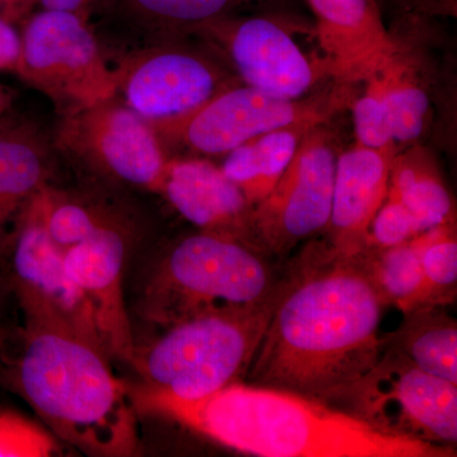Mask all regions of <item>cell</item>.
<instances>
[{"instance_id": "cell-15", "label": "cell", "mask_w": 457, "mask_h": 457, "mask_svg": "<svg viewBox=\"0 0 457 457\" xmlns=\"http://www.w3.org/2000/svg\"><path fill=\"white\" fill-rule=\"evenodd\" d=\"M332 82L356 84L380 71L398 47L376 0H306Z\"/></svg>"}, {"instance_id": "cell-28", "label": "cell", "mask_w": 457, "mask_h": 457, "mask_svg": "<svg viewBox=\"0 0 457 457\" xmlns=\"http://www.w3.org/2000/svg\"><path fill=\"white\" fill-rule=\"evenodd\" d=\"M60 453L55 438L13 411H0V457H47Z\"/></svg>"}, {"instance_id": "cell-29", "label": "cell", "mask_w": 457, "mask_h": 457, "mask_svg": "<svg viewBox=\"0 0 457 457\" xmlns=\"http://www.w3.org/2000/svg\"><path fill=\"white\" fill-rule=\"evenodd\" d=\"M425 231L416 216L398 198L387 195L370 225L366 246L386 248L402 245Z\"/></svg>"}, {"instance_id": "cell-1", "label": "cell", "mask_w": 457, "mask_h": 457, "mask_svg": "<svg viewBox=\"0 0 457 457\" xmlns=\"http://www.w3.org/2000/svg\"><path fill=\"white\" fill-rule=\"evenodd\" d=\"M385 308L361 252L343 253L323 237L309 240L284 263L278 303L245 381L345 405L383 351Z\"/></svg>"}, {"instance_id": "cell-9", "label": "cell", "mask_w": 457, "mask_h": 457, "mask_svg": "<svg viewBox=\"0 0 457 457\" xmlns=\"http://www.w3.org/2000/svg\"><path fill=\"white\" fill-rule=\"evenodd\" d=\"M343 407L394 437L442 446L457 441V385L427 374L390 348H383Z\"/></svg>"}, {"instance_id": "cell-27", "label": "cell", "mask_w": 457, "mask_h": 457, "mask_svg": "<svg viewBox=\"0 0 457 457\" xmlns=\"http://www.w3.org/2000/svg\"><path fill=\"white\" fill-rule=\"evenodd\" d=\"M362 96L352 104L357 144L370 149L398 146L394 141L392 113L383 77L378 71L365 80Z\"/></svg>"}, {"instance_id": "cell-34", "label": "cell", "mask_w": 457, "mask_h": 457, "mask_svg": "<svg viewBox=\"0 0 457 457\" xmlns=\"http://www.w3.org/2000/svg\"><path fill=\"white\" fill-rule=\"evenodd\" d=\"M5 107H7V96L0 87V122H2V114L4 112Z\"/></svg>"}, {"instance_id": "cell-2", "label": "cell", "mask_w": 457, "mask_h": 457, "mask_svg": "<svg viewBox=\"0 0 457 457\" xmlns=\"http://www.w3.org/2000/svg\"><path fill=\"white\" fill-rule=\"evenodd\" d=\"M134 405L249 455L456 456L453 446L385 435L348 411L245 381L196 400H183L143 386L135 393Z\"/></svg>"}, {"instance_id": "cell-4", "label": "cell", "mask_w": 457, "mask_h": 457, "mask_svg": "<svg viewBox=\"0 0 457 457\" xmlns=\"http://www.w3.org/2000/svg\"><path fill=\"white\" fill-rule=\"evenodd\" d=\"M281 279L263 302L186 319L164 328L146 347H137L132 366L145 387L196 400L245 381L275 311Z\"/></svg>"}, {"instance_id": "cell-10", "label": "cell", "mask_w": 457, "mask_h": 457, "mask_svg": "<svg viewBox=\"0 0 457 457\" xmlns=\"http://www.w3.org/2000/svg\"><path fill=\"white\" fill-rule=\"evenodd\" d=\"M188 36L156 40L114 69L117 96L149 122L200 107L222 89L242 83L221 57Z\"/></svg>"}, {"instance_id": "cell-17", "label": "cell", "mask_w": 457, "mask_h": 457, "mask_svg": "<svg viewBox=\"0 0 457 457\" xmlns=\"http://www.w3.org/2000/svg\"><path fill=\"white\" fill-rule=\"evenodd\" d=\"M398 146L370 149L356 144L337 161L332 212L324 239L343 253H359L389 189L390 168Z\"/></svg>"}, {"instance_id": "cell-8", "label": "cell", "mask_w": 457, "mask_h": 457, "mask_svg": "<svg viewBox=\"0 0 457 457\" xmlns=\"http://www.w3.org/2000/svg\"><path fill=\"white\" fill-rule=\"evenodd\" d=\"M327 125L306 132L278 185L252 210L249 242L272 260H284L326 231L341 154L336 134Z\"/></svg>"}, {"instance_id": "cell-18", "label": "cell", "mask_w": 457, "mask_h": 457, "mask_svg": "<svg viewBox=\"0 0 457 457\" xmlns=\"http://www.w3.org/2000/svg\"><path fill=\"white\" fill-rule=\"evenodd\" d=\"M50 154L40 132L0 122V257L32 197L46 186Z\"/></svg>"}, {"instance_id": "cell-13", "label": "cell", "mask_w": 457, "mask_h": 457, "mask_svg": "<svg viewBox=\"0 0 457 457\" xmlns=\"http://www.w3.org/2000/svg\"><path fill=\"white\" fill-rule=\"evenodd\" d=\"M40 192L27 204L2 254L8 257L12 287L25 315L59 321L104 351L88 303L47 236Z\"/></svg>"}, {"instance_id": "cell-5", "label": "cell", "mask_w": 457, "mask_h": 457, "mask_svg": "<svg viewBox=\"0 0 457 457\" xmlns=\"http://www.w3.org/2000/svg\"><path fill=\"white\" fill-rule=\"evenodd\" d=\"M284 264L237 237L201 231L179 240L159 263L143 299L147 320L168 328L204 312L263 302Z\"/></svg>"}, {"instance_id": "cell-24", "label": "cell", "mask_w": 457, "mask_h": 457, "mask_svg": "<svg viewBox=\"0 0 457 457\" xmlns=\"http://www.w3.org/2000/svg\"><path fill=\"white\" fill-rule=\"evenodd\" d=\"M429 230L402 245L386 248L366 246L361 251L370 279L380 295L385 306H395L405 312L422 302L423 251Z\"/></svg>"}, {"instance_id": "cell-21", "label": "cell", "mask_w": 457, "mask_h": 457, "mask_svg": "<svg viewBox=\"0 0 457 457\" xmlns=\"http://www.w3.org/2000/svg\"><path fill=\"white\" fill-rule=\"evenodd\" d=\"M387 195L398 198L425 230L456 221L455 204L440 167L420 144L400 149L394 156Z\"/></svg>"}, {"instance_id": "cell-26", "label": "cell", "mask_w": 457, "mask_h": 457, "mask_svg": "<svg viewBox=\"0 0 457 457\" xmlns=\"http://www.w3.org/2000/svg\"><path fill=\"white\" fill-rule=\"evenodd\" d=\"M45 228L53 245L65 255L86 242L106 218L74 198L57 194L45 186L40 192Z\"/></svg>"}, {"instance_id": "cell-20", "label": "cell", "mask_w": 457, "mask_h": 457, "mask_svg": "<svg viewBox=\"0 0 457 457\" xmlns=\"http://www.w3.org/2000/svg\"><path fill=\"white\" fill-rule=\"evenodd\" d=\"M318 125L297 122L255 137L228 152L221 170L254 207L278 185L306 132Z\"/></svg>"}, {"instance_id": "cell-11", "label": "cell", "mask_w": 457, "mask_h": 457, "mask_svg": "<svg viewBox=\"0 0 457 457\" xmlns=\"http://www.w3.org/2000/svg\"><path fill=\"white\" fill-rule=\"evenodd\" d=\"M55 145L93 173L132 187L158 189L168 155L154 129L116 97L60 114Z\"/></svg>"}, {"instance_id": "cell-31", "label": "cell", "mask_w": 457, "mask_h": 457, "mask_svg": "<svg viewBox=\"0 0 457 457\" xmlns=\"http://www.w3.org/2000/svg\"><path fill=\"white\" fill-rule=\"evenodd\" d=\"M106 0H38L47 11L71 12L78 16L88 18L90 12Z\"/></svg>"}, {"instance_id": "cell-30", "label": "cell", "mask_w": 457, "mask_h": 457, "mask_svg": "<svg viewBox=\"0 0 457 457\" xmlns=\"http://www.w3.org/2000/svg\"><path fill=\"white\" fill-rule=\"evenodd\" d=\"M21 55V35L0 18V71H16Z\"/></svg>"}, {"instance_id": "cell-6", "label": "cell", "mask_w": 457, "mask_h": 457, "mask_svg": "<svg viewBox=\"0 0 457 457\" xmlns=\"http://www.w3.org/2000/svg\"><path fill=\"white\" fill-rule=\"evenodd\" d=\"M354 86L333 82L320 92L288 99L237 83L191 112L149 122L165 152L227 155L255 137L297 122L327 123L351 108Z\"/></svg>"}, {"instance_id": "cell-12", "label": "cell", "mask_w": 457, "mask_h": 457, "mask_svg": "<svg viewBox=\"0 0 457 457\" xmlns=\"http://www.w3.org/2000/svg\"><path fill=\"white\" fill-rule=\"evenodd\" d=\"M196 36L245 86L278 97L308 96L330 78L323 56L306 55L287 25L270 16H228L197 27Z\"/></svg>"}, {"instance_id": "cell-3", "label": "cell", "mask_w": 457, "mask_h": 457, "mask_svg": "<svg viewBox=\"0 0 457 457\" xmlns=\"http://www.w3.org/2000/svg\"><path fill=\"white\" fill-rule=\"evenodd\" d=\"M108 359L64 324L26 315L12 383L59 437L83 453L132 456L139 445L135 405Z\"/></svg>"}, {"instance_id": "cell-7", "label": "cell", "mask_w": 457, "mask_h": 457, "mask_svg": "<svg viewBox=\"0 0 457 457\" xmlns=\"http://www.w3.org/2000/svg\"><path fill=\"white\" fill-rule=\"evenodd\" d=\"M16 73L55 104L59 114L116 97L108 68L87 18L44 11L27 18Z\"/></svg>"}, {"instance_id": "cell-16", "label": "cell", "mask_w": 457, "mask_h": 457, "mask_svg": "<svg viewBox=\"0 0 457 457\" xmlns=\"http://www.w3.org/2000/svg\"><path fill=\"white\" fill-rule=\"evenodd\" d=\"M156 192L201 231L237 237L251 245L249 218L253 206L221 167L207 159L168 158Z\"/></svg>"}, {"instance_id": "cell-19", "label": "cell", "mask_w": 457, "mask_h": 457, "mask_svg": "<svg viewBox=\"0 0 457 457\" xmlns=\"http://www.w3.org/2000/svg\"><path fill=\"white\" fill-rule=\"evenodd\" d=\"M402 323L381 336L383 348L405 357L427 374L457 385V323L445 306L420 305L403 312Z\"/></svg>"}, {"instance_id": "cell-25", "label": "cell", "mask_w": 457, "mask_h": 457, "mask_svg": "<svg viewBox=\"0 0 457 457\" xmlns=\"http://www.w3.org/2000/svg\"><path fill=\"white\" fill-rule=\"evenodd\" d=\"M423 286L420 305L447 306L456 302V221L429 228L423 251Z\"/></svg>"}, {"instance_id": "cell-32", "label": "cell", "mask_w": 457, "mask_h": 457, "mask_svg": "<svg viewBox=\"0 0 457 457\" xmlns=\"http://www.w3.org/2000/svg\"><path fill=\"white\" fill-rule=\"evenodd\" d=\"M411 11L438 16H455L457 0H399Z\"/></svg>"}, {"instance_id": "cell-14", "label": "cell", "mask_w": 457, "mask_h": 457, "mask_svg": "<svg viewBox=\"0 0 457 457\" xmlns=\"http://www.w3.org/2000/svg\"><path fill=\"white\" fill-rule=\"evenodd\" d=\"M125 253L121 231L104 220L86 242L66 252L64 264L88 303L108 357L132 366L137 345L123 297Z\"/></svg>"}, {"instance_id": "cell-23", "label": "cell", "mask_w": 457, "mask_h": 457, "mask_svg": "<svg viewBox=\"0 0 457 457\" xmlns=\"http://www.w3.org/2000/svg\"><path fill=\"white\" fill-rule=\"evenodd\" d=\"M378 71L386 90L394 141L399 149L417 144L425 137L432 120V102L420 60L398 42L393 55Z\"/></svg>"}, {"instance_id": "cell-22", "label": "cell", "mask_w": 457, "mask_h": 457, "mask_svg": "<svg viewBox=\"0 0 457 457\" xmlns=\"http://www.w3.org/2000/svg\"><path fill=\"white\" fill-rule=\"evenodd\" d=\"M284 0H117L135 25L154 33L156 40L191 35L213 20L240 11L273 7Z\"/></svg>"}, {"instance_id": "cell-33", "label": "cell", "mask_w": 457, "mask_h": 457, "mask_svg": "<svg viewBox=\"0 0 457 457\" xmlns=\"http://www.w3.org/2000/svg\"><path fill=\"white\" fill-rule=\"evenodd\" d=\"M38 0H0V18L13 23L25 20Z\"/></svg>"}]
</instances>
